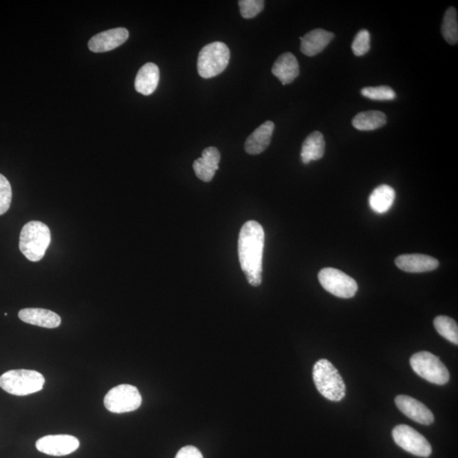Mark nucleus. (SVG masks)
Here are the masks:
<instances>
[{"instance_id": "nucleus-1", "label": "nucleus", "mask_w": 458, "mask_h": 458, "mask_svg": "<svg viewBox=\"0 0 458 458\" xmlns=\"http://www.w3.org/2000/svg\"><path fill=\"white\" fill-rule=\"evenodd\" d=\"M265 232L256 221H248L240 229L238 253L240 266L247 281L259 286L262 281V257H263Z\"/></svg>"}, {"instance_id": "nucleus-2", "label": "nucleus", "mask_w": 458, "mask_h": 458, "mask_svg": "<svg viewBox=\"0 0 458 458\" xmlns=\"http://www.w3.org/2000/svg\"><path fill=\"white\" fill-rule=\"evenodd\" d=\"M50 242V228L42 221H29L21 229L20 250L29 261L36 262L42 260Z\"/></svg>"}, {"instance_id": "nucleus-3", "label": "nucleus", "mask_w": 458, "mask_h": 458, "mask_svg": "<svg viewBox=\"0 0 458 458\" xmlns=\"http://www.w3.org/2000/svg\"><path fill=\"white\" fill-rule=\"evenodd\" d=\"M312 376L317 390L328 400L341 401L346 397L345 382L330 361H317L313 367Z\"/></svg>"}, {"instance_id": "nucleus-4", "label": "nucleus", "mask_w": 458, "mask_h": 458, "mask_svg": "<svg viewBox=\"0 0 458 458\" xmlns=\"http://www.w3.org/2000/svg\"><path fill=\"white\" fill-rule=\"evenodd\" d=\"M46 379L40 372L27 369L10 370L0 376V388L14 396L24 397L42 390Z\"/></svg>"}, {"instance_id": "nucleus-5", "label": "nucleus", "mask_w": 458, "mask_h": 458, "mask_svg": "<svg viewBox=\"0 0 458 458\" xmlns=\"http://www.w3.org/2000/svg\"><path fill=\"white\" fill-rule=\"evenodd\" d=\"M230 60V50L224 43L206 44L199 51L197 69L203 79H212L225 71Z\"/></svg>"}, {"instance_id": "nucleus-6", "label": "nucleus", "mask_w": 458, "mask_h": 458, "mask_svg": "<svg viewBox=\"0 0 458 458\" xmlns=\"http://www.w3.org/2000/svg\"><path fill=\"white\" fill-rule=\"evenodd\" d=\"M410 364L417 375L435 385L444 386L449 382L448 368L434 354L420 352L412 355Z\"/></svg>"}, {"instance_id": "nucleus-7", "label": "nucleus", "mask_w": 458, "mask_h": 458, "mask_svg": "<svg viewBox=\"0 0 458 458\" xmlns=\"http://www.w3.org/2000/svg\"><path fill=\"white\" fill-rule=\"evenodd\" d=\"M106 408L113 413L134 412L142 404V397L135 386L120 385L112 388L104 399Z\"/></svg>"}, {"instance_id": "nucleus-8", "label": "nucleus", "mask_w": 458, "mask_h": 458, "mask_svg": "<svg viewBox=\"0 0 458 458\" xmlns=\"http://www.w3.org/2000/svg\"><path fill=\"white\" fill-rule=\"evenodd\" d=\"M319 280L325 290L339 298H352L358 290L356 280L333 268L322 269L319 273Z\"/></svg>"}, {"instance_id": "nucleus-9", "label": "nucleus", "mask_w": 458, "mask_h": 458, "mask_svg": "<svg viewBox=\"0 0 458 458\" xmlns=\"http://www.w3.org/2000/svg\"><path fill=\"white\" fill-rule=\"evenodd\" d=\"M392 437L395 442L401 448L412 455L428 457L431 455L432 448L427 439L415 430L405 424L394 428Z\"/></svg>"}, {"instance_id": "nucleus-10", "label": "nucleus", "mask_w": 458, "mask_h": 458, "mask_svg": "<svg viewBox=\"0 0 458 458\" xmlns=\"http://www.w3.org/2000/svg\"><path fill=\"white\" fill-rule=\"evenodd\" d=\"M79 439L72 435H47L36 442V448L47 455L62 457L76 452L79 448Z\"/></svg>"}, {"instance_id": "nucleus-11", "label": "nucleus", "mask_w": 458, "mask_h": 458, "mask_svg": "<svg viewBox=\"0 0 458 458\" xmlns=\"http://www.w3.org/2000/svg\"><path fill=\"white\" fill-rule=\"evenodd\" d=\"M395 402L402 413L415 422L424 426H430L434 423L433 413L426 405L416 399L401 395L395 399Z\"/></svg>"}, {"instance_id": "nucleus-12", "label": "nucleus", "mask_w": 458, "mask_h": 458, "mask_svg": "<svg viewBox=\"0 0 458 458\" xmlns=\"http://www.w3.org/2000/svg\"><path fill=\"white\" fill-rule=\"evenodd\" d=\"M129 32L127 29L118 28L98 33L88 42V48L94 53H103L110 51L127 41Z\"/></svg>"}, {"instance_id": "nucleus-13", "label": "nucleus", "mask_w": 458, "mask_h": 458, "mask_svg": "<svg viewBox=\"0 0 458 458\" xmlns=\"http://www.w3.org/2000/svg\"><path fill=\"white\" fill-rule=\"evenodd\" d=\"M221 154L216 147L206 148L202 157L195 160L193 164L195 175L204 182H210L219 170Z\"/></svg>"}, {"instance_id": "nucleus-14", "label": "nucleus", "mask_w": 458, "mask_h": 458, "mask_svg": "<svg viewBox=\"0 0 458 458\" xmlns=\"http://www.w3.org/2000/svg\"><path fill=\"white\" fill-rule=\"evenodd\" d=\"M435 258L422 254L401 255L396 259V265L406 272H426L435 270L439 267Z\"/></svg>"}, {"instance_id": "nucleus-15", "label": "nucleus", "mask_w": 458, "mask_h": 458, "mask_svg": "<svg viewBox=\"0 0 458 458\" xmlns=\"http://www.w3.org/2000/svg\"><path fill=\"white\" fill-rule=\"evenodd\" d=\"M334 38V33L321 28L314 29L301 38V52L306 57H314L322 52Z\"/></svg>"}, {"instance_id": "nucleus-16", "label": "nucleus", "mask_w": 458, "mask_h": 458, "mask_svg": "<svg viewBox=\"0 0 458 458\" xmlns=\"http://www.w3.org/2000/svg\"><path fill=\"white\" fill-rule=\"evenodd\" d=\"M18 316H19V319L23 321L24 323L43 328H58L61 323V317L58 314L46 309H22L19 312V314H18Z\"/></svg>"}, {"instance_id": "nucleus-17", "label": "nucleus", "mask_w": 458, "mask_h": 458, "mask_svg": "<svg viewBox=\"0 0 458 458\" xmlns=\"http://www.w3.org/2000/svg\"><path fill=\"white\" fill-rule=\"evenodd\" d=\"M275 128V125L271 121H267L257 128L246 139L245 143L246 153L255 156L263 152L270 145Z\"/></svg>"}, {"instance_id": "nucleus-18", "label": "nucleus", "mask_w": 458, "mask_h": 458, "mask_svg": "<svg viewBox=\"0 0 458 458\" xmlns=\"http://www.w3.org/2000/svg\"><path fill=\"white\" fill-rule=\"evenodd\" d=\"M272 72L283 85L294 82L300 74V66L297 59L290 52L280 55L273 64Z\"/></svg>"}, {"instance_id": "nucleus-19", "label": "nucleus", "mask_w": 458, "mask_h": 458, "mask_svg": "<svg viewBox=\"0 0 458 458\" xmlns=\"http://www.w3.org/2000/svg\"><path fill=\"white\" fill-rule=\"evenodd\" d=\"M160 80V70L154 63H146L139 69L135 79V90L143 95H150L156 91Z\"/></svg>"}, {"instance_id": "nucleus-20", "label": "nucleus", "mask_w": 458, "mask_h": 458, "mask_svg": "<svg viewBox=\"0 0 458 458\" xmlns=\"http://www.w3.org/2000/svg\"><path fill=\"white\" fill-rule=\"evenodd\" d=\"M324 152L325 141L322 132H313L303 142L301 153L302 162L308 164L312 161L320 160Z\"/></svg>"}, {"instance_id": "nucleus-21", "label": "nucleus", "mask_w": 458, "mask_h": 458, "mask_svg": "<svg viewBox=\"0 0 458 458\" xmlns=\"http://www.w3.org/2000/svg\"><path fill=\"white\" fill-rule=\"evenodd\" d=\"M396 192L389 186H380L377 187L369 197V206L375 212L378 214L386 213L395 202Z\"/></svg>"}, {"instance_id": "nucleus-22", "label": "nucleus", "mask_w": 458, "mask_h": 458, "mask_svg": "<svg viewBox=\"0 0 458 458\" xmlns=\"http://www.w3.org/2000/svg\"><path fill=\"white\" fill-rule=\"evenodd\" d=\"M386 116L383 112L379 110H369L358 113L353 118L352 125L358 130L372 131L382 128L386 124Z\"/></svg>"}, {"instance_id": "nucleus-23", "label": "nucleus", "mask_w": 458, "mask_h": 458, "mask_svg": "<svg viewBox=\"0 0 458 458\" xmlns=\"http://www.w3.org/2000/svg\"><path fill=\"white\" fill-rule=\"evenodd\" d=\"M441 32L446 42L456 44L458 42L457 11L454 7L446 10L443 19Z\"/></svg>"}, {"instance_id": "nucleus-24", "label": "nucleus", "mask_w": 458, "mask_h": 458, "mask_svg": "<svg viewBox=\"0 0 458 458\" xmlns=\"http://www.w3.org/2000/svg\"><path fill=\"white\" fill-rule=\"evenodd\" d=\"M438 333L454 345H458V326L455 320L446 316H438L434 320Z\"/></svg>"}, {"instance_id": "nucleus-25", "label": "nucleus", "mask_w": 458, "mask_h": 458, "mask_svg": "<svg viewBox=\"0 0 458 458\" xmlns=\"http://www.w3.org/2000/svg\"><path fill=\"white\" fill-rule=\"evenodd\" d=\"M364 97L372 101H393L396 98V93L390 87H367L361 91Z\"/></svg>"}, {"instance_id": "nucleus-26", "label": "nucleus", "mask_w": 458, "mask_h": 458, "mask_svg": "<svg viewBox=\"0 0 458 458\" xmlns=\"http://www.w3.org/2000/svg\"><path fill=\"white\" fill-rule=\"evenodd\" d=\"M264 3L262 0H239L240 14L246 19H251L261 12Z\"/></svg>"}, {"instance_id": "nucleus-27", "label": "nucleus", "mask_w": 458, "mask_h": 458, "mask_svg": "<svg viewBox=\"0 0 458 458\" xmlns=\"http://www.w3.org/2000/svg\"><path fill=\"white\" fill-rule=\"evenodd\" d=\"M352 51L357 57H363L370 50V33L368 30L358 32L352 43Z\"/></svg>"}, {"instance_id": "nucleus-28", "label": "nucleus", "mask_w": 458, "mask_h": 458, "mask_svg": "<svg viewBox=\"0 0 458 458\" xmlns=\"http://www.w3.org/2000/svg\"><path fill=\"white\" fill-rule=\"evenodd\" d=\"M11 199H12V190L9 180L0 173V216L3 215L9 210Z\"/></svg>"}, {"instance_id": "nucleus-29", "label": "nucleus", "mask_w": 458, "mask_h": 458, "mask_svg": "<svg viewBox=\"0 0 458 458\" xmlns=\"http://www.w3.org/2000/svg\"><path fill=\"white\" fill-rule=\"evenodd\" d=\"M175 458H203V455L195 446H187L179 450Z\"/></svg>"}]
</instances>
